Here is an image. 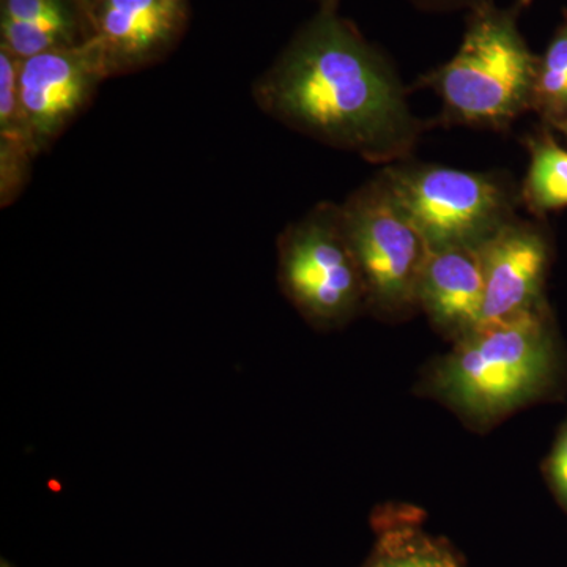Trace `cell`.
<instances>
[{"mask_svg":"<svg viewBox=\"0 0 567 567\" xmlns=\"http://www.w3.org/2000/svg\"><path fill=\"white\" fill-rule=\"evenodd\" d=\"M320 3L252 87L257 106L293 132L365 162H405L425 130L382 51Z\"/></svg>","mask_w":567,"mask_h":567,"instance_id":"cell-1","label":"cell"},{"mask_svg":"<svg viewBox=\"0 0 567 567\" xmlns=\"http://www.w3.org/2000/svg\"><path fill=\"white\" fill-rule=\"evenodd\" d=\"M520 7L488 0L470 10L456 54L421 76L417 85L442 100L440 122L499 133L533 112L539 55L518 28Z\"/></svg>","mask_w":567,"mask_h":567,"instance_id":"cell-2","label":"cell"},{"mask_svg":"<svg viewBox=\"0 0 567 567\" xmlns=\"http://www.w3.org/2000/svg\"><path fill=\"white\" fill-rule=\"evenodd\" d=\"M551 365L550 319L543 305L458 339L436 368L434 385L465 415L487 421L532 399L546 385Z\"/></svg>","mask_w":567,"mask_h":567,"instance_id":"cell-3","label":"cell"},{"mask_svg":"<svg viewBox=\"0 0 567 567\" xmlns=\"http://www.w3.org/2000/svg\"><path fill=\"white\" fill-rule=\"evenodd\" d=\"M383 178L429 249L480 248L516 218L520 189L505 175L405 159Z\"/></svg>","mask_w":567,"mask_h":567,"instance_id":"cell-4","label":"cell"},{"mask_svg":"<svg viewBox=\"0 0 567 567\" xmlns=\"http://www.w3.org/2000/svg\"><path fill=\"white\" fill-rule=\"evenodd\" d=\"M347 240L363 278L365 305L383 316L417 308V286L429 248L383 178L339 204Z\"/></svg>","mask_w":567,"mask_h":567,"instance_id":"cell-5","label":"cell"},{"mask_svg":"<svg viewBox=\"0 0 567 567\" xmlns=\"http://www.w3.org/2000/svg\"><path fill=\"white\" fill-rule=\"evenodd\" d=\"M278 254L282 292L312 323L346 322L365 305L339 205L317 204L290 224L279 237Z\"/></svg>","mask_w":567,"mask_h":567,"instance_id":"cell-6","label":"cell"},{"mask_svg":"<svg viewBox=\"0 0 567 567\" xmlns=\"http://www.w3.org/2000/svg\"><path fill=\"white\" fill-rule=\"evenodd\" d=\"M111 76L95 37L21 61V110L35 155L61 137Z\"/></svg>","mask_w":567,"mask_h":567,"instance_id":"cell-7","label":"cell"},{"mask_svg":"<svg viewBox=\"0 0 567 567\" xmlns=\"http://www.w3.org/2000/svg\"><path fill=\"white\" fill-rule=\"evenodd\" d=\"M477 254L484 279L480 327L546 305L543 292L551 246L547 230L539 223L516 216L488 237Z\"/></svg>","mask_w":567,"mask_h":567,"instance_id":"cell-8","label":"cell"},{"mask_svg":"<svg viewBox=\"0 0 567 567\" xmlns=\"http://www.w3.org/2000/svg\"><path fill=\"white\" fill-rule=\"evenodd\" d=\"M188 0H100L91 37L102 44L112 76L158 62L182 39Z\"/></svg>","mask_w":567,"mask_h":567,"instance_id":"cell-9","label":"cell"},{"mask_svg":"<svg viewBox=\"0 0 567 567\" xmlns=\"http://www.w3.org/2000/svg\"><path fill=\"white\" fill-rule=\"evenodd\" d=\"M417 308L439 330L458 339L476 330L484 308L477 248L429 249L417 286Z\"/></svg>","mask_w":567,"mask_h":567,"instance_id":"cell-10","label":"cell"},{"mask_svg":"<svg viewBox=\"0 0 567 567\" xmlns=\"http://www.w3.org/2000/svg\"><path fill=\"white\" fill-rule=\"evenodd\" d=\"M91 37L74 0H0V47L20 61Z\"/></svg>","mask_w":567,"mask_h":567,"instance_id":"cell-11","label":"cell"},{"mask_svg":"<svg viewBox=\"0 0 567 567\" xmlns=\"http://www.w3.org/2000/svg\"><path fill=\"white\" fill-rule=\"evenodd\" d=\"M372 528L374 546L360 567H464L446 539L427 532L415 507H382Z\"/></svg>","mask_w":567,"mask_h":567,"instance_id":"cell-12","label":"cell"},{"mask_svg":"<svg viewBox=\"0 0 567 567\" xmlns=\"http://www.w3.org/2000/svg\"><path fill=\"white\" fill-rule=\"evenodd\" d=\"M524 145L529 153V164L520 188L522 203L537 218L567 208V151L546 125L528 134Z\"/></svg>","mask_w":567,"mask_h":567,"instance_id":"cell-13","label":"cell"},{"mask_svg":"<svg viewBox=\"0 0 567 567\" xmlns=\"http://www.w3.org/2000/svg\"><path fill=\"white\" fill-rule=\"evenodd\" d=\"M533 112L555 128L567 118V11L537 62Z\"/></svg>","mask_w":567,"mask_h":567,"instance_id":"cell-14","label":"cell"},{"mask_svg":"<svg viewBox=\"0 0 567 567\" xmlns=\"http://www.w3.org/2000/svg\"><path fill=\"white\" fill-rule=\"evenodd\" d=\"M548 473H550L555 494L558 495L559 502L567 511V423L558 436L554 453H551Z\"/></svg>","mask_w":567,"mask_h":567,"instance_id":"cell-15","label":"cell"},{"mask_svg":"<svg viewBox=\"0 0 567 567\" xmlns=\"http://www.w3.org/2000/svg\"><path fill=\"white\" fill-rule=\"evenodd\" d=\"M423 10L431 11H456V10H473L481 3H486L488 0H410Z\"/></svg>","mask_w":567,"mask_h":567,"instance_id":"cell-16","label":"cell"},{"mask_svg":"<svg viewBox=\"0 0 567 567\" xmlns=\"http://www.w3.org/2000/svg\"><path fill=\"white\" fill-rule=\"evenodd\" d=\"M74 2L80 7L82 17H84L85 22H87L89 32H91L92 14L96 7H99L100 0H74Z\"/></svg>","mask_w":567,"mask_h":567,"instance_id":"cell-17","label":"cell"},{"mask_svg":"<svg viewBox=\"0 0 567 567\" xmlns=\"http://www.w3.org/2000/svg\"><path fill=\"white\" fill-rule=\"evenodd\" d=\"M555 130H558V132H561L563 134H566V136H567V118H566V121L558 123V125L555 126Z\"/></svg>","mask_w":567,"mask_h":567,"instance_id":"cell-18","label":"cell"},{"mask_svg":"<svg viewBox=\"0 0 567 567\" xmlns=\"http://www.w3.org/2000/svg\"><path fill=\"white\" fill-rule=\"evenodd\" d=\"M0 567H14V566L11 565L10 561H7V559H2V561H0Z\"/></svg>","mask_w":567,"mask_h":567,"instance_id":"cell-19","label":"cell"},{"mask_svg":"<svg viewBox=\"0 0 567 567\" xmlns=\"http://www.w3.org/2000/svg\"><path fill=\"white\" fill-rule=\"evenodd\" d=\"M317 2H319L320 6V3L330 2V0H317Z\"/></svg>","mask_w":567,"mask_h":567,"instance_id":"cell-20","label":"cell"}]
</instances>
